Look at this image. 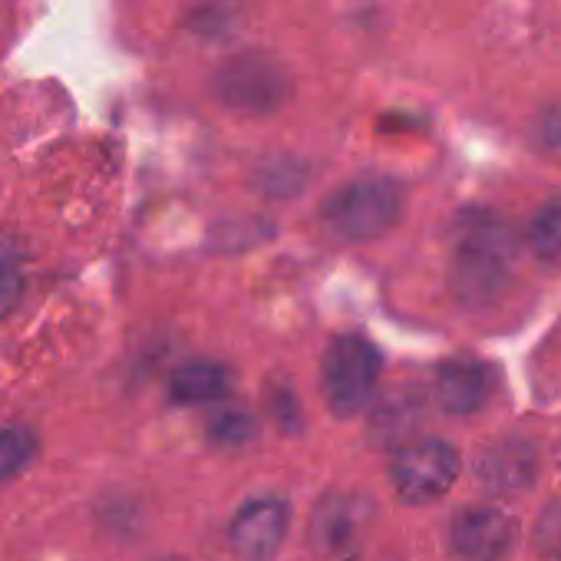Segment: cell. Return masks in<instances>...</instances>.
Listing matches in <instances>:
<instances>
[{
  "instance_id": "cell-1",
  "label": "cell",
  "mask_w": 561,
  "mask_h": 561,
  "mask_svg": "<svg viewBox=\"0 0 561 561\" xmlns=\"http://www.w3.org/2000/svg\"><path fill=\"white\" fill-rule=\"evenodd\" d=\"M400 211L403 195L390 179H357L324 202L321 221L341 241H374L400 221Z\"/></svg>"
},
{
  "instance_id": "cell-2",
  "label": "cell",
  "mask_w": 561,
  "mask_h": 561,
  "mask_svg": "<svg viewBox=\"0 0 561 561\" xmlns=\"http://www.w3.org/2000/svg\"><path fill=\"white\" fill-rule=\"evenodd\" d=\"M380 380V354L370 341L357 334L334 337L324 364H321V387L324 400L337 416H357L377 390Z\"/></svg>"
},
{
  "instance_id": "cell-3",
  "label": "cell",
  "mask_w": 561,
  "mask_h": 561,
  "mask_svg": "<svg viewBox=\"0 0 561 561\" xmlns=\"http://www.w3.org/2000/svg\"><path fill=\"white\" fill-rule=\"evenodd\" d=\"M215 96L244 116H267L291 96V77L264 54H241L215 73Z\"/></svg>"
},
{
  "instance_id": "cell-4",
  "label": "cell",
  "mask_w": 561,
  "mask_h": 561,
  "mask_svg": "<svg viewBox=\"0 0 561 561\" xmlns=\"http://www.w3.org/2000/svg\"><path fill=\"white\" fill-rule=\"evenodd\" d=\"M393 489L410 505L443 499L459 479V453L446 439H416L393 456Z\"/></svg>"
},
{
  "instance_id": "cell-5",
  "label": "cell",
  "mask_w": 561,
  "mask_h": 561,
  "mask_svg": "<svg viewBox=\"0 0 561 561\" xmlns=\"http://www.w3.org/2000/svg\"><path fill=\"white\" fill-rule=\"evenodd\" d=\"M518 525L508 512L492 505L466 508L449 525L453 551L462 561H502L515 545Z\"/></svg>"
},
{
  "instance_id": "cell-6",
  "label": "cell",
  "mask_w": 561,
  "mask_h": 561,
  "mask_svg": "<svg viewBox=\"0 0 561 561\" xmlns=\"http://www.w3.org/2000/svg\"><path fill=\"white\" fill-rule=\"evenodd\" d=\"M288 522L291 512L285 499H254L231 518L228 541L241 561H271L288 535Z\"/></svg>"
},
{
  "instance_id": "cell-7",
  "label": "cell",
  "mask_w": 561,
  "mask_h": 561,
  "mask_svg": "<svg viewBox=\"0 0 561 561\" xmlns=\"http://www.w3.org/2000/svg\"><path fill=\"white\" fill-rule=\"evenodd\" d=\"M538 476V453L528 439L508 436L482 449L476 462V479L492 495L525 492Z\"/></svg>"
},
{
  "instance_id": "cell-8",
  "label": "cell",
  "mask_w": 561,
  "mask_h": 561,
  "mask_svg": "<svg viewBox=\"0 0 561 561\" xmlns=\"http://www.w3.org/2000/svg\"><path fill=\"white\" fill-rule=\"evenodd\" d=\"M508 285V261L456 248L449 267V288L462 308H489Z\"/></svg>"
},
{
  "instance_id": "cell-9",
  "label": "cell",
  "mask_w": 561,
  "mask_h": 561,
  "mask_svg": "<svg viewBox=\"0 0 561 561\" xmlns=\"http://www.w3.org/2000/svg\"><path fill=\"white\" fill-rule=\"evenodd\" d=\"M489 370L479 364V360H469V357H456V360H446L439 364L436 370V403L453 413V416H469V413H479L489 400Z\"/></svg>"
},
{
  "instance_id": "cell-10",
  "label": "cell",
  "mask_w": 561,
  "mask_h": 561,
  "mask_svg": "<svg viewBox=\"0 0 561 561\" xmlns=\"http://www.w3.org/2000/svg\"><path fill=\"white\" fill-rule=\"evenodd\" d=\"M456 248L512 261L518 254V234L495 211H462L456 221Z\"/></svg>"
},
{
  "instance_id": "cell-11",
  "label": "cell",
  "mask_w": 561,
  "mask_h": 561,
  "mask_svg": "<svg viewBox=\"0 0 561 561\" xmlns=\"http://www.w3.org/2000/svg\"><path fill=\"white\" fill-rule=\"evenodd\" d=\"M231 390V370L215 360H192L179 367L169 380V400L179 407L215 403Z\"/></svg>"
},
{
  "instance_id": "cell-12",
  "label": "cell",
  "mask_w": 561,
  "mask_h": 561,
  "mask_svg": "<svg viewBox=\"0 0 561 561\" xmlns=\"http://www.w3.org/2000/svg\"><path fill=\"white\" fill-rule=\"evenodd\" d=\"M360 502L351 499V495H334V499H324L314 512V522H311V531H314V541L324 548V551H344L357 531H360Z\"/></svg>"
},
{
  "instance_id": "cell-13",
  "label": "cell",
  "mask_w": 561,
  "mask_h": 561,
  "mask_svg": "<svg viewBox=\"0 0 561 561\" xmlns=\"http://www.w3.org/2000/svg\"><path fill=\"white\" fill-rule=\"evenodd\" d=\"M525 241L545 267L561 264V198H551L538 208V215L528 225Z\"/></svg>"
},
{
  "instance_id": "cell-14",
  "label": "cell",
  "mask_w": 561,
  "mask_h": 561,
  "mask_svg": "<svg viewBox=\"0 0 561 561\" xmlns=\"http://www.w3.org/2000/svg\"><path fill=\"white\" fill-rule=\"evenodd\" d=\"M37 453V436L27 426H4L0 430V482L14 479L31 466Z\"/></svg>"
},
{
  "instance_id": "cell-15",
  "label": "cell",
  "mask_w": 561,
  "mask_h": 561,
  "mask_svg": "<svg viewBox=\"0 0 561 561\" xmlns=\"http://www.w3.org/2000/svg\"><path fill=\"white\" fill-rule=\"evenodd\" d=\"M208 436L225 449H238L254 436V420L244 410H221L208 420Z\"/></svg>"
},
{
  "instance_id": "cell-16",
  "label": "cell",
  "mask_w": 561,
  "mask_h": 561,
  "mask_svg": "<svg viewBox=\"0 0 561 561\" xmlns=\"http://www.w3.org/2000/svg\"><path fill=\"white\" fill-rule=\"evenodd\" d=\"M538 548H541L548 558L561 561V502L551 505V508L538 518Z\"/></svg>"
},
{
  "instance_id": "cell-17",
  "label": "cell",
  "mask_w": 561,
  "mask_h": 561,
  "mask_svg": "<svg viewBox=\"0 0 561 561\" xmlns=\"http://www.w3.org/2000/svg\"><path fill=\"white\" fill-rule=\"evenodd\" d=\"M271 407H274V420L280 423V430H298V426H301L298 397H291V393H274Z\"/></svg>"
},
{
  "instance_id": "cell-18",
  "label": "cell",
  "mask_w": 561,
  "mask_h": 561,
  "mask_svg": "<svg viewBox=\"0 0 561 561\" xmlns=\"http://www.w3.org/2000/svg\"><path fill=\"white\" fill-rule=\"evenodd\" d=\"M538 136L548 149L561 152V110H548L541 116V126H538Z\"/></svg>"
},
{
  "instance_id": "cell-19",
  "label": "cell",
  "mask_w": 561,
  "mask_h": 561,
  "mask_svg": "<svg viewBox=\"0 0 561 561\" xmlns=\"http://www.w3.org/2000/svg\"><path fill=\"white\" fill-rule=\"evenodd\" d=\"M11 298H14V274L4 261H0V311L11 305Z\"/></svg>"
},
{
  "instance_id": "cell-20",
  "label": "cell",
  "mask_w": 561,
  "mask_h": 561,
  "mask_svg": "<svg viewBox=\"0 0 561 561\" xmlns=\"http://www.w3.org/2000/svg\"><path fill=\"white\" fill-rule=\"evenodd\" d=\"M159 561H182V558H175V554H172V558H159Z\"/></svg>"
}]
</instances>
